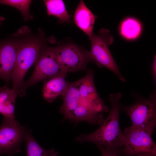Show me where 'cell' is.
Here are the masks:
<instances>
[{"mask_svg": "<svg viewBox=\"0 0 156 156\" xmlns=\"http://www.w3.org/2000/svg\"><path fill=\"white\" fill-rule=\"evenodd\" d=\"M93 75V70L90 69L82 78L67 82L61 95L63 104L60 109L66 120L99 125L105 120L103 113L108 112L109 108L97 93Z\"/></svg>", "mask_w": 156, "mask_h": 156, "instance_id": "6da1fadb", "label": "cell"}, {"mask_svg": "<svg viewBox=\"0 0 156 156\" xmlns=\"http://www.w3.org/2000/svg\"><path fill=\"white\" fill-rule=\"evenodd\" d=\"M120 93L109 96L111 107L109 114L99 127L89 134H80L75 139L80 143L90 142L98 146H101L110 150H120L124 142V136L120 126L119 117L121 105Z\"/></svg>", "mask_w": 156, "mask_h": 156, "instance_id": "7a4b0ae2", "label": "cell"}, {"mask_svg": "<svg viewBox=\"0 0 156 156\" xmlns=\"http://www.w3.org/2000/svg\"><path fill=\"white\" fill-rule=\"evenodd\" d=\"M38 37L18 40V48L12 71V88L19 95L23 79L29 68L36 62L43 47V40Z\"/></svg>", "mask_w": 156, "mask_h": 156, "instance_id": "3957f363", "label": "cell"}, {"mask_svg": "<svg viewBox=\"0 0 156 156\" xmlns=\"http://www.w3.org/2000/svg\"><path fill=\"white\" fill-rule=\"evenodd\" d=\"M135 101L132 105H121V109L130 118L131 126L153 131L156 125V91L154 90L148 98L136 93L132 94Z\"/></svg>", "mask_w": 156, "mask_h": 156, "instance_id": "277c9868", "label": "cell"}, {"mask_svg": "<svg viewBox=\"0 0 156 156\" xmlns=\"http://www.w3.org/2000/svg\"><path fill=\"white\" fill-rule=\"evenodd\" d=\"M153 131L132 126L126 128L120 154L127 156H156V145L152 137Z\"/></svg>", "mask_w": 156, "mask_h": 156, "instance_id": "5b68a950", "label": "cell"}, {"mask_svg": "<svg viewBox=\"0 0 156 156\" xmlns=\"http://www.w3.org/2000/svg\"><path fill=\"white\" fill-rule=\"evenodd\" d=\"M90 40L91 42L90 54L92 60L99 66H104L114 73L122 82L126 79L121 74L112 56L109 45L114 41V38L108 29H102L98 34L94 33Z\"/></svg>", "mask_w": 156, "mask_h": 156, "instance_id": "8992f818", "label": "cell"}, {"mask_svg": "<svg viewBox=\"0 0 156 156\" xmlns=\"http://www.w3.org/2000/svg\"><path fill=\"white\" fill-rule=\"evenodd\" d=\"M35 64L31 75L27 81L24 82L19 94L20 96L26 94V90L29 87L64 72L61 70L58 62L55 47L43 48L42 47Z\"/></svg>", "mask_w": 156, "mask_h": 156, "instance_id": "52a82bcc", "label": "cell"}, {"mask_svg": "<svg viewBox=\"0 0 156 156\" xmlns=\"http://www.w3.org/2000/svg\"><path fill=\"white\" fill-rule=\"evenodd\" d=\"M29 130L16 120L3 118L0 126V156L3 154L13 156L21 152V144Z\"/></svg>", "mask_w": 156, "mask_h": 156, "instance_id": "ba28073f", "label": "cell"}, {"mask_svg": "<svg viewBox=\"0 0 156 156\" xmlns=\"http://www.w3.org/2000/svg\"><path fill=\"white\" fill-rule=\"evenodd\" d=\"M55 48L60 67L66 73L83 70L92 60L89 52L74 44H64Z\"/></svg>", "mask_w": 156, "mask_h": 156, "instance_id": "9c48e42d", "label": "cell"}, {"mask_svg": "<svg viewBox=\"0 0 156 156\" xmlns=\"http://www.w3.org/2000/svg\"><path fill=\"white\" fill-rule=\"evenodd\" d=\"M18 45V40L0 41V79L7 84L12 79Z\"/></svg>", "mask_w": 156, "mask_h": 156, "instance_id": "30bf717a", "label": "cell"}, {"mask_svg": "<svg viewBox=\"0 0 156 156\" xmlns=\"http://www.w3.org/2000/svg\"><path fill=\"white\" fill-rule=\"evenodd\" d=\"M67 73L62 72L47 80L43 87L44 99L49 103H52L61 95L65 89L67 82L65 77Z\"/></svg>", "mask_w": 156, "mask_h": 156, "instance_id": "8fae6325", "label": "cell"}, {"mask_svg": "<svg viewBox=\"0 0 156 156\" xmlns=\"http://www.w3.org/2000/svg\"><path fill=\"white\" fill-rule=\"evenodd\" d=\"M97 16L81 0L75 10L74 19L76 25L91 38L93 34V27Z\"/></svg>", "mask_w": 156, "mask_h": 156, "instance_id": "7c38bea8", "label": "cell"}, {"mask_svg": "<svg viewBox=\"0 0 156 156\" xmlns=\"http://www.w3.org/2000/svg\"><path fill=\"white\" fill-rule=\"evenodd\" d=\"M18 95L15 90L10 89L7 85L0 87V114L4 119L10 120H16L15 105Z\"/></svg>", "mask_w": 156, "mask_h": 156, "instance_id": "4fadbf2b", "label": "cell"}, {"mask_svg": "<svg viewBox=\"0 0 156 156\" xmlns=\"http://www.w3.org/2000/svg\"><path fill=\"white\" fill-rule=\"evenodd\" d=\"M26 156H58L59 153L54 149L49 150L42 147L34 138L30 129L25 140Z\"/></svg>", "mask_w": 156, "mask_h": 156, "instance_id": "5bb4252c", "label": "cell"}, {"mask_svg": "<svg viewBox=\"0 0 156 156\" xmlns=\"http://www.w3.org/2000/svg\"><path fill=\"white\" fill-rule=\"evenodd\" d=\"M49 15L58 18L63 23L70 22V16L66 9L64 3L62 0H44Z\"/></svg>", "mask_w": 156, "mask_h": 156, "instance_id": "9a60e30c", "label": "cell"}, {"mask_svg": "<svg viewBox=\"0 0 156 156\" xmlns=\"http://www.w3.org/2000/svg\"><path fill=\"white\" fill-rule=\"evenodd\" d=\"M141 29V25L137 20L133 18H128L121 23L120 31L121 35L124 38L133 40L139 36Z\"/></svg>", "mask_w": 156, "mask_h": 156, "instance_id": "2e32d148", "label": "cell"}, {"mask_svg": "<svg viewBox=\"0 0 156 156\" xmlns=\"http://www.w3.org/2000/svg\"><path fill=\"white\" fill-rule=\"evenodd\" d=\"M31 0H0V4L7 5L18 9L21 13L24 21H25L33 18L29 12V6Z\"/></svg>", "mask_w": 156, "mask_h": 156, "instance_id": "e0dca14e", "label": "cell"}, {"mask_svg": "<svg viewBox=\"0 0 156 156\" xmlns=\"http://www.w3.org/2000/svg\"><path fill=\"white\" fill-rule=\"evenodd\" d=\"M97 146L101 152L102 156H120V154L119 150H110L101 146Z\"/></svg>", "mask_w": 156, "mask_h": 156, "instance_id": "ac0fdd59", "label": "cell"}, {"mask_svg": "<svg viewBox=\"0 0 156 156\" xmlns=\"http://www.w3.org/2000/svg\"><path fill=\"white\" fill-rule=\"evenodd\" d=\"M156 55L154 57L151 67V73L153 81L155 84L156 83Z\"/></svg>", "mask_w": 156, "mask_h": 156, "instance_id": "d6986e66", "label": "cell"}, {"mask_svg": "<svg viewBox=\"0 0 156 156\" xmlns=\"http://www.w3.org/2000/svg\"><path fill=\"white\" fill-rule=\"evenodd\" d=\"M3 20V18L0 17V24L1 22Z\"/></svg>", "mask_w": 156, "mask_h": 156, "instance_id": "ffe728a7", "label": "cell"}, {"mask_svg": "<svg viewBox=\"0 0 156 156\" xmlns=\"http://www.w3.org/2000/svg\"></svg>", "mask_w": 156, "mask_h": 156, "instance_id": "44dd1931", "label": "cell"}]
</instances>
